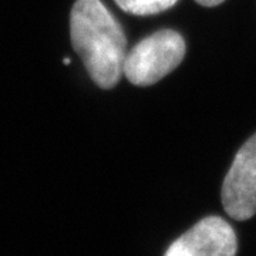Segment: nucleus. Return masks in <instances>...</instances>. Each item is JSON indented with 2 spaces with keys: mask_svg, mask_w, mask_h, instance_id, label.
<instances>
[{
  "mask_svg": "<svg viewBox=\"0 0 256 256\" xmlns=\"http://www.w3.org/2000/svg\"><path fill=\"white\" fill-rule=\"evenodd\" d=\"M238 239L220 216H206L174 240L164 256H236Z\"/></svg>",
  "mask_w": 256,
  "mask_h": 256,
  "instance_id": "4",
  "label": "nucleus"
},
{
  "mask_svg": "<svg viewBox=\"0 0 256 256\" xmlns=\"http://www.w3.org/2000/svg\"><path fill=\"white\" fill-rule=\"evenodd\" d=\"M64 64H70V60L68 58H64Z\"/></svg>",
  "mask_w": 256,
  "mask_h": 256,
  "instance_id": "7",
  "label": "nucleus"
},
{
  "mask_svg": "<svg viewBox=\"0 0 256 256\" xmlns=\"http://www.w3.org/2000/svg\"><path fill=\"white\" fill-rule=\"evenodd\" d=\"M70 36L76 53L101 88L117 86L127 56L122 28L100 0H77L70 16Z\"/></svg>",
  "mask_w": 256,
  "mask_h": 256,
  "instance_id": "1",
  "label": "nucleus"
},
{
  "mask_svg": "<svg viewBox=\"0 0 256 256\" xmlns=\"http://www.w3.org/2000/svg\"><path fill=\"white\" fill-rule=\"evenodd\" d=\"M220 200L232 220H250L256 214V134L240 146L222 184Z\"/></svg>",
  "mask_w": 256,
  "mask_h": 256,
  "instance_id": "3",
  "label": "nucleus"
},
{
  "mask_svg": "<svg viewBox=\"0 0 256 256\" xmlns=\"http://www.w3.org/2000/svg\"><path fill=\"white\" fill-rule=\"evenodd\" d=\"M196 3H200L202 6H206V8H214V6H218L222 2L225 0H195Z\"/></svg>",
  "mask_w": 256,
  "mask_h": 256,
  "instance_id": "6",
  "label": "nucleus"
},
{
  "mask_svg": "<svg viewBox=\"0 0 256 256\" xmlns=\"http://www.w3.org/2000/svg\"><path fill=\"white\" fill-rule=\"evenodd\" d=\"M178 0H116L121 9L136 16H151L172 8Z\"/></svg>",
  "mask_w": 256,
  "mask_h": 256,
  "instance_id": "5",
  "label": "nucleus"
},
{
  "mask_svg": "<svg viewBox=\"0 0 256 256\" xmlns=\"http://www.w3.org/2000/svg\"><path fill=\"white\" fill-rule=\"evenodd\" d=\"M185 50V40L178 32L160 30L128 52L122 74L136 86H152L180 66Z\"/></svg>",
  "mask_w": 256,
  "mask_h": 256,
  "instance_id": "2",
  "label": "nucleus"
}]
</instances>
